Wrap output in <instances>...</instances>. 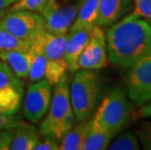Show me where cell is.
Returning a JSON list of instances; mask_svg holds the SVG:
<instances>
[{
	"label": "cell",
	"instance_id": "obj_22",
	"mask_svg": "<svg viewBox=\"0 0 151 150\" xmlns=\"http://www.w3.org/2000/svg\"><path fill=\"white\" fill-rule=\"evenodd\" d=\"M107 149L110 150H139L140 144L137 136L134 133L127 131L118 136L113 141L109 143Z\"/></svg>",
	"mask_w": 151,
	"mask_h": 150
},
{
	"label": "cell",
	"instance_id": "obj_17",
	"mask_svg": "<svg viewBox=\"0 0 151 150\" xmlns=\"http://www.w3.org/2000/svg\"><path fill=\"white\" fill-rule=\"evenodd\" d=\"M0 60L10 66L14 73L21 79H27L30 65L28 52L22 51H0Z\"/></svg>",
	"mask_w": 151,
	"mask_h": 150
},
{
	"label": "cell",
	"instance_id": "obj_8",
	"mask_svg": "<svg viewBox=\"0 0 151 150\" xmlns=\"http://www.w3.org/2000/svg\"><path fill=\"white\" fill-rule=\"evenodd\" d=\"M53 86L43 78L31 82L22 98V116L30 123H38L46 115L52 100Z\"/></svg>",
	"mask_w": 151,
	"mask_h": 150
},
{
	"label": "cell",
	"instance_id": "obj_16",
	"mask_svg": "<svg viewBox=\"0 0 151 150\" xmlns=\"http://www.w3.org/2000/svg\"><path fill=\"white\" fill-rule=\"evenodd\" d=\"M89 119L78 121L60 140V150H82L89 128Z\"/></svg>",
	"mask_w": 151,
	"mask_h": 150
},
{
	"label": "cell",
	"instance_id": "obj_19",
	"mask_svg": "<svg viewBox=\"0 0 151 150\" xmlns=\"http://www.w3.org/2000/svg\"><path fill=\"white\" fill-rule=\"evenodd\" d=\"M14 90L24 94L22 79L19 78L7 63L0 60V91Z\"/></svg>",
	"mask_w": 151,
	"mask_h": 150
},
{
	"label": "cell",
	"instance_id": "obj_29",
	"mask_svg": "<svg viewBox=\"0 0 151 150\" xmlns=\"http://www.w3.org/2000/svg\"><path fill=\"white\" fill-rule=\"evenodd\" d=\"M134 118L139 119H150L151 118V100L140 105L139 108L134 112Z\"/></svg>",
	"mask_w": 151,
	"mask_h": 150
},
{
	"label": "cell",
	"instance_id": "obj_23",
	"mask_svg": "<svg viewBox=\"0 0 151 150\" xmlns=\"http://www.w3.org/2000/svg\"><path fill=\"white\" fill-rule=\"evenodd\" d=\"M48 0H19L10 8V10H27L31 12H43Z\"/></svg>",
	"mask_w": 151,
	"mask_h": 150
},
{
	"label": "cell",
	"instance_id": "obj_20",
	"mask_svg": "<svg viewBox=\"0 0 151 150\" xmlns=\"http://www.w3.org/2000/svg\"><path fill=\"white\" fill-rule=\"evenodd\" d=\"M24 94L14 90L0 91V112L17 114L20 111Z\"/></svg>",
	"mask_w": 151,
	"mask_h": 150
},
{
	"label": "cell",
	"instance_id": "obj_3",
	"mask_svg": "<svg viewBox=\"0 0 151 150\" xmlns=\"http://www.w3.org/2000/svg\"><path fill=\"white\" fill-rule=\"evenodd\" d=\"M134 108L123 88L116 86L104 95L92 118L115 136L134 118Z\"/></svg>",
	"mask_w": 151,
	"mask_h": 150
},
{
	"label": "cell",
	"instance_id": "obj_13",
	"mask_svg": "<svg viewBox=\"0 0 151 150\" xmlns=\"http://www.w3.org/2000/svg\"><path fill=\"white\" fill-rule=\"evenodd\" d=\"M46 30L40 32L32 40L28 54L30 56V65L27 79L30 82H35L44 78L45 67L47 59L43 50V34Z\"/></svg>",
	"mask_w": 151,
	"mask_h": 150
},
{
	"label": "cell",
	"instance_id": "obj_1",
	"mask_svg": "<svg viewBox=\"0 0 151 150\" xmlns=\"http://www.w3.org/2000/svg\"><path fill=\"white\" fill-rule=\"evenodd\" d=\"M109 60L129 68L151 55V25L143 19L127 15L108 27L105 33Z\"/></svg>",
	"mask_w": 151,
	"mask_h": 150
},
{
	"label": "cell",
	"instance_id": "obj_24",
	"mask_svg": "<svg viewBox=\"0 0 151 150\" xmlns=\"http://www.w3.org/2000/svg\"><path fill=\"white\" fill-rule=\"evenodd\" d=\"M134 3V10L129 16L140 18L145 21L151 20V0H133Z\"/></svg>",
	"mask_w": 151,
	"mask_h": 150
},
{
	"label": "cell",
	"instance_id": "obj_9",
	"mask_svg": "<svg viewBox=\"0 0 151 150\" xmlns=\"http://www.w3.org/2000/svg\"><path fill=\"white\" fill-rule=\"evenodd\" d=\"M128 69L126 93L132 103L140 106L151 100V55Z\"/></svg>",
	"mask_w": 151,
	"mask_h": 150
},
{
	"label": "cell",
	"instance_id": "obj_25",
	"mask_svg": "<svg viewBox=\"0 0 151 150\" xmlns=\"http://www.w3.org/2000/svg\"><path fill=\"white\" fill-rule=\"evenodd\" d=\"M24 123L19 114H5L0 112V130H16Z\"/></svg>",
	"mask_w": 151,
	"mask_h": 150
},
{
	"label": "cell",
	"instance_id": "obj_14",
	"mask_svg": "<svg viewBox=\"0 0 151 150\" xmlns=\"http://www.w3.org/2000/svg\"><path fill=\"white\" fill-rule=\"evenodd\" d=\"M41 138L39 130L27 123H22L14 130L11 150H33Z\"/></svg>",
	"mask_w": 151,
	"mask_h": 150
},
{
	"label": "cell",
	"instance_id": "obj_26",
	"mask_svg": "<svg viewBox=\"0 0 151 150\" xmlns=\"http://www.w3.org/2000/svg\"><path fill=\"white\" fill-rule=\"evenodd\" d=\"M137 133L143 148L151 150V122H146L140 126Z\"/></svg>",
	"mask_w": 151,
	"mask_h": 150
},
{
	"label": "cell",
	"instance_id": "obj_2",
	"mask_svg": "<svg viewBox=\"0 0 151 150\" xmlns=\"http://www.w3.org/2000/svg\"><path fill=\"white\" fill-rule=\"evenodd\" d=\"M50 106L40 125V135L49 136L60 140L63 136L75 124L69 95L68 73L53 86Z\"/></svg>",
	"mask_w": 151,
	"mask_h": 150
},
{
	"label": "cell",
	"instance_id": "obj_15",
	"mask_svg": "<svg viewBox=\"0 0 151 150\" xmlns=\"http://www.w3.org/2000/svg\"><path fill=\"white\" fill-rule=\"evenodd\" d=\"M114 136L107 131L101 128L91 117L89 121V128L84 140L82 150H104L107 149L109 143Z\"/></svg>",
	"mask_w": 151,
	"mask_h": 150
},
{
	"label": "cell",
	"instance_id": "obj_18",
	"mask_svg": "<svg viewBox=\"0 0 151 150\" xmlns=\"http://www.w3.org/2000/svg\"><path fill=\"white\" fill-rule=\"evenodd\" d=\"M99 7V0H84L69 30L94 27L97 23Z\"/></svg>",
	"mask_w": 151,
	"mask_h": 150
},
{
	"label": "cell",
	"instance_id": "obj_12",
	"mask_svg": "<svg viewBox=\"0 0 151 150\" xmlns=\"http://www.w3.org/2000/svg\"><path fill=\"white\" fill-rule=\"evenodd\" d=\"M133 5V0H99V14L96 25L108 28L121 20Z\"/></svg>",
	"mask_w": 151,
	"mask_h": 150
},
{
	"label": "cell",
	"instance_id": "obj_31",
	"mask_svg": "<svg viewBox=\"0 0 151 150\" xmlns=\"http://www.w3.org/2000/svg\"><path fill=\"white\" fill-rule=\"evenodd\" d=\"M147 22H148V23H149V24L151 25V20H150V21H147Z\"/></svg>",
	"mask_w": 151,
	"mask_h": 150
},
{
	"label": "cell",
	"instance_id": "obj_10",
	"mask_svg": "<svg viewBox=\"0 0 151 150\" xmlns=\"http://www.w3.org/2000/svg\"><path fill=\"white\" fill-rule=\"evenodd\" d=\"M109 62L104 29L95 25L78 60V69L99 70Z\"/></svg>",
	"mask_w": 151,
	"mask_h": 150
},
{
	"label": "cell",
	"instance_id": "obj_28",
	"mask_svg": "<svg viewBox=\"0 0 151 150\" xmlns=\"http://www.w3.org/2000/svg\"><path fill=\"white\" fill-rule=\"evenodd\" d=\"M13 135V130H0V150H9Z\"/></svg>",
	"mask_w": 151,
	"mask_h": 150
},
{
	"label": "cell",
	"instance_id": "obj_30",
	"mask_svg": "<svg viewBox=\"0 0 151 150\" xmlns=\"http://www.w3.org/2000/svg\"><path fill=\"white\" fill-rule=\"evenodd\" d=\"M19 0H0V18H2Z\"/></svg>",
	"mask_w": 151,
	"mask_h": 150
},
{
	"label": "cell",
	"instance_id": "obj_4",
	"mask_svg": "<svg viewBox=\"0 0 151 150\" xmlns=\"http://www.w3.org/2000/svg\"><path fill=\"white\" fill-rule=\"evenodd\" d=\"M102 93V82L96 70L78 69L69 83V95L76 121L91 118Z\"/></svg>",
	"mask_w": 151,
	"mask_h": 150
},
{
	"label": "cell",
	"instance_id": "obj_6",
	"mask_svg": "<svg viewBox=\"0 0 151 150\" xmlns=\"http://www.w3.org/2000/svg\"><path fill=\"white\" fill-rule=\"evenodd\" d=\"M0 28L27 41H32L46 30L42 15L27 10H9L0 18Z\"/></svg>",
	"mask_w": 151,
	"mask_h": 150
},
{
	"label": "cell",
	"instance_id": "obj_27",
	"mask_svg": "<svg viewBox=\"0 0 151 150\" xmlns=\"http://www.w3.org/2000/svg\"><path fill=\"white\" fill-rule=\"evenodd\" d=\"M60 148V140L49 136H42L33 150H58Z\"/></svg>",
	"mask_w": 151,
	"mask_h": 150
},
{
	"label": "cell",
	"instance_id": "obj_11",
	"mask_svg": "<svg viewBox=\"0 0 151 150\" xmlns=\"http://www.w3.org/2000/svg\"><path fill=\"white\" fill-rule=\"evenodd\" d=\"M92 28H78L67 32L65 43V62L68 72L74 73L78 70V60L88 43Z\"/></svg>",
	"mask_w": 151,
	"mask_h": 150
},
{
	"label": "cell",
	"instance_id": "obj_7",
	"mask_svg": "<svg viewBox=\"0 0 151 150\" xmlns=\"http://www.w3.org/2000/svg\"><path fill=\"white\" fill-rule=\"evenodd\" d=\"M84 0H48L41 13L46 30L53 33H67L74 23Z\"/></svg>",
	"mask_w": 151,
	"mask_h": 150
},
{
	"label": "cell",
	"instance_id": "obj_5",
	"mask_svg": "<svg viewBox=\"0 0 151 150\" xmlns=\"http://www.w3.org/2000/svg\"><path fill=\"white\" fill-rule=\"evenodd\" d=\"M67 33H53L45 31L43 34V50L47 62L44 78L55 86L68 73L65 62V43Z\"/></svg>",
	"mask_w": 151,
	"mask_h": 150
},
{
	"label": "cell",
	"instance_id": "obj_21",
	"mask_svg": "<svg viewBox=\"0 0 151 150\" xmlns=\"http://www.w3.org/2000/svg\"><path fill=\"white\" fill-rule=\"evenodd\" d=\"M32 41L22 40L0 28V51H22L28 52Z\"/></svg>",
	"mask_w": 151,
	"mask_h": 150
}]
</instances>
